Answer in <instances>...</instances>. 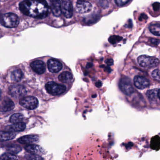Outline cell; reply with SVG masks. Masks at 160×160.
<instances>
[{
    "label": "cell",
    "mask_w": 160,
    "mask_h": 160,
    "mask_svg": "<svg viewBox=\"0 0 160 160\" xmlns=\"http://www.w3.org/2000/svg\"><path fill=\"white\" fill-rule=\"evenodd\" d=\"M129 2H130L129 0H118V1H115L116 4L118 6H120V7L124 6Z\"/></svg>",
    "instance_id": "cell-28"
},
{
    "label": "cell",
    "mask_w": 160,
    "mask_h": 160,
    "mask_svg": "<svg viewBox=\"0 0 160 160\" xmlns=\"http://www.w3.org/2000/svg\"><path fill=\"white\" fill-rule=\"evenodd\" d=\"M45 88L48 93L53 95L62 94L66 91L65 86L54 82H48L46 85Z\"/></svg>",
    "instance_id": "cell-4"
},
{
    "label": "cell",
    "mask_w": 160,
    "mask_h": 160,
    "mask_svg": "<svg viewBox=\"0 0 160 160\" xmlns=\"http://www.w3.org/2000/svg\"><path fill=\"white\" fill-rule=\"evenodd\" d=\"M28 160H43L42 158L39 155L32 154L29 157Z\"/></svg>",
    "instance_id": "cell-29"
},
{
    "label": "cell",
    "mask_w": 160,
    "mask_h": 160,
    "mask_svg": "<svg viewBox=\"0 0 160 160\" xmlns=\"http://www.w3.org/2000/svg\"><path fill=\"white\" fill-rule=\"evenodd\" d=\"M62 12L64 16L67 18H70L72 17L73 9L72 4L70 1H63L61 3Z\"/></svg>",
    "instance_id": "cell-9"
},
{
    "label": "cell",
    "mask_w": 160,
    "mask_h": 160,
    "mask_svg": "<svg viewBox=\"0 0 160 160\" xmlns=\"http://www.w3.org/2000/svg\"><path fill=\"white\" fill-rule=\"evenodd\" d=\"M30 65L33 71L38 74H42L45 72V64L42 61H34L31 63Z\"/></svg>",
    "instance_id": "cell-12"
},
{
    "label": "cell",
    "mask_w": 160,
    "mask_h": 160,
    "mask_svg": "<svg viewBox=\"0 0 160 160\" xmlns=\"http://www.w3.org/2000/svg\"><path fill=\"white\" fill-rule=\"evenodd\" d=\"M119 38L120 37H117V36H112V37H110V39H114V40H112V41H110V42L111 43H115L116 42H118L119 41Z\"/></svg>",
    "instance_id": "cell-30"
},
{
    "label": "cell",
    "mask_w": 160,
    "mask_h": 160,
    "mask_svg": "<svg viewBox=\"0 0 160 160\" xmlns=\"http://www.w3.org/2000/svg\"><path fill=\"white\" fill-rule=\"evenodd\" d=\"M102 85V82H100V81H99V82H97V83H96V86H97V87H98V88L101 87Z\"/></svg>",
    "instance_id": "cell-34"
},
{
    "label": "cell",
    "mask_w": 160,
    "mask_h": 160,
    "mask_svg": "<svg viewBox=\"0 0 160 160\" xmlns=\"http://www.w3.org/2000/svg\"><path fill=\"white\" fill-rule=\"evenodd\" d=\"M25 149L32 154L39 155L42 153V149L40 146L36 145H29L25 147Z\"/></svg>",
    "instance_id": "cell-16"
},
{
    "label": "cell",
    "mask_w": 160,
    "mask_h": 160,
    "mask_svg": "<svg viewBox=\"0 0 160 160\" xmlns=\"http://www.w3.org/2000/svg\"><path fill=\"white\" fill-rule=\"evenodd\" d=\"M23 76V73L21 70L17 69L13 71L11 74V78L14 82L20 81Z\"/></svg>",
    "instance_id": "cell-20"
},
{
    "label": "cell",
    "mask_w": 160,
    "mask_h": 160,
    "mask_svg": "<svg viewBox=\"0 0 160 160\" xmlns=\"http://www.w3.org/2000/svg\"><path fill=\"white\" fill-rule=\"evenodd\" d=\"M160 70L159 69H155L152 73V78L158 81L160 80Z\"/></svg>",
    "instance_id": "cell-27"
},
{
    "label": "cell",
    "mask_w": 160,
    "mask_h": 160,
    "mask_svg": "<svg viewBox=\"0 0 160 160\" xmlns=\"http://www.w3.org/2000/svg\"><path fill=\"white\" fill-rule=\"evenodd\" d=\"M150 31L153 35L160 36V24H153L151 25L149 28Z\"/></svg>",
    "instance_id": "cell-23"
},
{
    "label": "cell",
    "mask_w": 160,
    "mask_h": 160,
    "mask_svg": "<svg viewBox=\"0 0 160 160\" xmlns=\"http://www.w3.org/2000/svg\"><path fill=\"white\" fill-rule=\"evenodd\" d=\"M105 63L108 66H111L113 64V61L112 59H108L105 61Z\"/></svg>",
    "instance_id": "cell-31"
},
{
    "label": "cell",
    "mask_w": 160,
    "mask_h": 160,
    "mask_svg": "<svg viewBox=\"0 0 160 160\" xmlns=\"http://www.w3.org/2000/svg\"><path fill=\"white\" fill-rule=\"evenodd\" d=\"M138 62L140 66L146 69L156 67L159 63L157 58L147 55H142L138 58Z\"/></svg>",
    "instance_id": "cell-3"
},
{
    "label": "cell",
    "mask_w": 160,
    "mask_h": 160,
    "mask_svg": "<svg viewBox=\"0 0 160 160\" xmlns=\"http://www.w3.org/2000/svg\"><path fill=\"white\" fill-rule=\"evenodd\" d=\"M16 134L12 132L0 131V141H6L13 139Z\"/></svg>",
    "instance_id": "cell-19"
},
{
    "label": "cell",
    "mask_w": 160,
    "mask_h": 160,
    "mask_svg": "<svg viewBox=\"0 0 160 160\" xmlns=\"http://www.w3.org/2000/svg\"><path fill=\"white\" fill-rule=\"evenodd\" d=\"M9 92L10 95L14 98H18L25 96L27 93V91L24 86L16 85L10 87Z\"/></svg>",
    "instance_id": "cell-6"
},
{
    "label": "cell",
    "mask_w": 160,
    "mask_h": 160,
    "mask_svg": "<svg viewBox=\"0 0 160 160\" xmlns=\"http://www.w3.org/2000/svg\"><path fill=\"white\" fill-rule=\"evenodd\" d=\"M153 9L155 11H157L159 10L160 7V4L159 3H155L153 5Z\"/></svg>",
    "instance_id": "cell-32"
},
{
    "label": "cell",
    "mask_w": 160,
    "mask_h": 160,
    "mask_svg": "<svg viewBox=\"0 0 160 160\" xmlns=\"http://www.w3.org/2000/svg\"><path fill=\"white\" fill-rule=\"evenodd\" d=\"M14 103L11 99L8 98L4 99L1 105V109L3 112L11 111L14 109Z\"/></svg>",
    "instance_id": "cell-14"
},
{
    "label": "cell",
    "mask_w": 160,
    "mask_h": 160,
    "mask_svg": "<svg viewBox=\"0 0 160 160\" xmlns=\"http://www.w3.org/2000/svg\"><path fill=\"white\" fill-rule=\"evenodd\" d=\"M21 12L26 15L34 18H45L50 13V8L44 1H24L19 4Z\"/></svg>",
    "instance_id": "cell-1"
},
{
    "label": "cell",
    "mask_w": 160,
    "mask_h": 160,
    "mask_svg": "<svg viewBox=\"0 0 160 160\" xmlns=\"http://www.w3.org/2000/svg\"><path fill=\"white\" fill-rule=\"evenodd\" d=\"M135 86L139 89H144L148 88L150 85L148 79L141 76H136L134 78Z\"/></svg>",
    "instance_id": "cell-10"
},
{
    "label": "cell",
    "mask_w": 160,
    "mask_h": 160,
    "mask_svg": "<svg viewBox=\"0 0 160 160\" xmlns=\"http://www.w3.org/2000/svg\"><path fill=\"white\" fill-rule=\"evenodd\" d=\"M24 119V116L20 113H16L12 115L10 118V122L12 123H16L21 122Z\"/></svg>",
    "instance_id": "cell-22"
},
{
    "label": "cell",
    "mask_w": 160,
    "mask_h": 160,
    "mask_svg": "<svg viewBox=\"0 0 160 160\" xmlns=\"http://www.w3.org/2000/svg\"><path fill=\"white\" fill-rule=\"evenodd\" d=\"M7 150L10 153L15 154L20 152L22 150V148L20 146L18 145H11L8 147Z\"/></svg>",
    "instance_id": "cell-25"
},
{
    "label": "cell",
    "mask_w": 160,
    "mask_h": 160,
    "mask_svg": "<svg viewBox=\"0 0 160 160\" xmlns=\"http://www.w3.org/2000/svg\"><path fill=\"white\" fill-rule=\"evenodd\" d=\"M151 42L155 45H158L159 44V40H156V39H152L151 40Z\"/></svg>",
    "instance_id": "cell-33"
},
{
    "label": "cell",
    "mask_w": 160,
    "mask_h": 160,
    "mask_svg": "<svg viewBox=\"0 0 160 160\" xmlns=\"http://www.w3.org/2000/svg\"><path fill=\"white\" fill-rule=\"evenodd\" d=\"M92 5L88 1H78L76 4V11L79 14H85L90 12Z\"/></svg>",
    "instance_id": "cell-8"
},
{
    "label": "cell",
    "mask_w": 160,
    "mask_h": 160,
    "mask_svg": "<svg viewBox=\"0 0 160 160\" xmlns=\"http://www.w3.org/2000/svg\"><path fill=\"white\" fill-rule=\"evenodd\" d=\"M48 70L52 73H58L62 69V65L60 62L55 59H51L48 62Z\"/></svg>",
    "instance_id": "cell-11"
},
{
    "label": "cell",
    "mask_w": 160,
    "mask_h": 160,
    "mask_svg": "<svg viewBox=\"0 0 160 160\" xmlns=\"http://www.w3.org/2000/svg\"><path fill=\"white\" fill-rule=\"evenodd\" d=\"M147 97L151 101L159 100L160 99V90L159 89H154L148 91L146 93Z\"/></svg>",
    "instance_id": "cell-17"
},
{
    "label": "cell",
    "mask_w": 160,
    "mask_h": 160,
    "mask_svg": "<svg viewBox=\"0 0 160 160\" xmlns=\"http://www.w3.org/2000/svg\"><path fill=\"white\" fill-rule=\"evenodd\" d=\"M0 22L6 28H14L19 24V19L17 15L8 13L0 17Z\"/></svg>",
    "instance_id": "cell-2"
},
{
    "label": "cell",
    "mask_w": 160,
    "mask_h": 160,
    "mask_svg": "<svg viewBox=\"0 0 160 160\" xmlns=\"http://www.w3.org/2000/svg\"><path fill=\"white\" fill-rule=\"evenodd\" d=\"M26 123L22 122L14 123L11 126L12 130L15 132H22L26 129Z\"/></svg>",
    "instance_id": "cell-21"
},
{
    "label": "cell",
    "mask_w": 160,
    "mask_h": 160,
    "mask_svg": "<svg viewBox=\"0 0 160 160\" xmlns=\"http://www.w3.org/2000/svg\"><path fill=\"white\" fill-rule=\"evenodd\" d=\"M17 158L15 154L7 152L0 157V160H16Z\"/></svg>",
    "instance_id": "cell-26"
},
{
    "label": "cell",
    "mask_w": 160,
    "mask_h": 160,
    "mask_svg": "<svg viewBox=\"0 0 160 160\" xmlns=\"http://www.w3.org/2000/svg\"><path fill=\"white\" fill-rule=\"evenodd\" d=\"M54 15L56 17H59L62 13L61 2L59 1H51V8Z\"/></svg>",
    "instance_id": "cell-15"
},
{
    "label": "cell",
    "mask_w": 160,
    "mask_h": 160,
    "mask_svg": "<svg viewBox=\"0 0 160 160\" xmlns=\"http://www.w3.org/2000/svg\"><path fill=\"white\" fill-rule=\"evenodd\" d=\"M151 145V148L153 149L157 150L159 149L160 138H159V136H156L152 138Z\"/></svg>",
    "instance_id": "cell-24"
},
{
    "label": "cell",
    "mask_w": 160,
    "mask_h": 160,
    "mask_svg": "<svg viewBox=\"0 0 160 160\" xmlns=\"http://www.w3.org/2000/svg\"><path fill=\"white\" fill-rule=\"evenodd\" d=\"M119 87L122 91L127 95H130L134 92V88L129 78H122L120 81Z\"/></svg>",
    "instance_id": "cell-7"
},
{
    "label": "cell",
    "mask_w": 160,
    "mask_h": 160,
    "mask_svg": "<svg viewBox=\"0 0 160 160\" xmlns=\"http://www.w3.org/2000/svg\"><path fill=\"white\" fill-rule=\"evenodd\" d=\"M58 79L62 83H69L72 80L73 75L70 72H64L59 75Z\"/></svg>",
    "instance_id": "cell-18"
},
{
    "label": "cell",
    "mask_w": 160,
    "mask_h": 160,
    "mask_svg": "<svg viewBox=\"0 0 160 160\" xmlns=\"http://www.w3.org/2000/svg\"><path fill=\"white\" fill-rule=\"evenodd\" d=\"M39 137L37 135L24 136L18 139V141L21 144H27V145H32V144L37 143L39 141Z\"/></svg>",
    "instance_id": "cell-13"
},
{
    "label": "cell",
    "mask_w": 160,
    "mask_h": 160,
    "mask_svg": "<svg viewBox=\"0 0 160 160\" xmlns=\"http://www.w3.org/2000/svg\"><path fill=\"white\" fill-rule=\"evenodd\" d=\"M20 105L27 109H35L38 107L39 102L36 97L33 96H27L22 98L19 101Z\"/></svg>",
    "instance_id": "cell-5"
}]
</instances>
